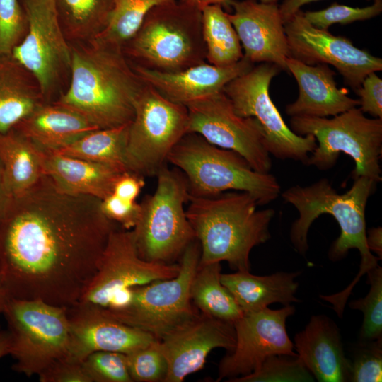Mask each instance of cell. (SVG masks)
I'll return each instance as SVG.
<instances>
[{
	"label": "cell",
	"instance_id": "1",
	"mask_svg": "<svg viewBox=\"0 0 382 382\" xmlns=\"http://www.w3.org/2000/svg\"><path fill=\"white\" fill-rule=\"evenodd\" d=\"M100 204L60 191L46 175L11 199L0 218V265L10 299L62 307L79 302L120 227Z\"/></svg>",
	"mask_w": 382,
	"mask_h": 382
},
{
	"label": "cell",
	"instance_id": "2",
	"mask_svg": "<svg viewBox=\"0 0 382 382\" xmlns=\"http://www.w3.org/2000/svg\"><path fill=\"white\" fill-rule=\"evenodd\" d=\"M69 69V86L55 103L77 112L98 129L131 122L145 83L122 48L97 40L86 47H72Z\"/></svg>",
	"mask_w": 382,
	"mask_h": 382
},
{
	"label": "cell",
	"instance_id": "3",
	"mask_svg": "<svg viewBox=\"0 0 382 382\" xmlns=\"http://www.w3.org/2000/svg\"><path fill=\"white\" fill-rule=\"evenodd\" d=\"M354 179L352 187L343 194H338L325 178L308 186H292L282 194L284 201L299 212L291 226L290 238L300 254L304 255L308 248L307 237L312 223L324 214L332 215L340 227V234L328 252L330 260H340L350 249L360 253V269L356 277L346 289L329 296L331 303L338 309L345 308L355 284L364 274L378 266L379 260L368 248L365 220L367 201L377 183L365 176Z\"/></svg>",
	"mask_w": 382,
	"mask_h": 382
},
{
	"label": "cell",
	"instance_id": "4",
	"mask_svg": "<svg viewBox=\"0 0 382 382\" xmlns=\"http://www.w3.org/2000/svg\"><path fill=\"white\" fill-rule=\"evenodd\" d=\"M186 216L200 246L199 264L226 261L235 271H250L251 250L270 238L272 209H258L250 193L228 191L190 196Z\"/></svg>",
	"mask_w": 382,
	"mask_h": 382
},
{
	"label": "cell",
	"instance_id": "5",
	"mask_svg": "<svg viewBox=\"0 0 382 382\" xmlns=\"http://www.w3.org/2000/svg\"><path fill=\"white\" fill-rule=\"evenodd\" d=\"M167 161L184 174L190 196L245 192L259 205H265L280 193V185L273 175L254 170L238 153L214 146L195 133H187L180 140Z\"/></svg>",
	"mask_w": 382,
	"mask_h": 382
},
{
	"label": "cell",
	"instance_id": "6",
	"mask_svg": "<svg viewBox=\"0 0 382 382\" xmlns=\"http://www.w3.org/2000/svg\"><path fill=\"white\" fill-rule=\"evenodd\" d=\"M122 50L138 65L160 71L205 62L201 10L180 0L154 6Z\"/></svg>",
	"mask_w": 382,
	"mask_h": 382
},
{
	"label": "cell",
	"instance_id": "7",
	"mask_svg": "<svg viewBox=\"0 0 382 382\" xmlns=\"http://www.w3.org/2000/svg\"><path fill=\"white\" fill-rule=\"evenodd\" d=\"M290 126L296 134H311L316 139L317 146L306 164L328 170L342 152L354 161V178L365 176L376 183L381 180L382 119L369 118L355 107L332 118L291 117Z\"/></svg>",
	"mask_w": 382,
	"mask_h": 382
},
{
	"label": "cell",
	"instance_id": "8",
	"mask_svg": "<svg viewBox=\"0 0 382 382\" xmlns=\"http://www.w3.org/2000/svg\"><path fill=\"white\" fill-rule=\"evenodd\" d=\"M156 176V190L140 202V216L132 230L141 258L170 264L196 240L184 207L190 193L186 178L178 168L166 165Z\"/></svg>",
	"mask_w": 382,
	"mask_h": 382
},
{
	"label": "cell",
	"instance_id": "9",
	"mask_svg": "<svg viewBox=\"0 0 382 382\" xmlns=\"http://www.w3.org/2000/svg\"><path fill=\"white\" fill-rule=\"evenodd\" d=\"M199 258L200 246L196 239L182 254L175 277L132 287L131 299L120 308H100L120 322L161 340L199 312L190 295Z\"/></svg>",
	"mask_w": 382,
	"mask_h": 382
},
{
	"label": "cell",
	"instance_id": "10",
	"mask_svg": "<svg viewBox=\"0 0 382 382\" xmlns=\"http://www.w3.org/2000/svg\"><path fill=\"white\" fill-rule=\"evenodd\" d=\"M2 314L11 337L14 371L27 376L38 375L66 356L69 345L66 307L11 298Z\"/></svg>",
	"mask_w": 382,
	"mask_h": 382
},
{
	"label": "cell",
	"instance_id": "11",
	"mask_svg": "<svg viewBox=\"0 0 382 382\" xmlns=\"http://www.w3.org/2000/svg\"><path fill=\"white\" fill-rule=\"evenodd\" d=\"M187 130V108L145 83L129 123L125 150L127 170L144 177L156 176Z\"/></svg>",
	"mask_w": 382,
	"mask_h": 382
},
{
	"label": "cell",
	"instance_id": "12",
	"mask_svg": "<svg viewBox=\"0 0 382 382\" xmlns=\"http://www.w3.org/2000/svg\"><path fill=\"white\" fill-rule=\"evenodd\" d=\"M280 71L276 64L260 63L229 81L223 92L238 115L257 121L270 154L277 158L306 163L310 154L317 146L315 137L294 133L286 125L270 96L271 81Z\"/></svg>",
	"mask_w": 382,
	"mask_h": 382
},
{
	"label": "cell",
	"instance_id": "13",
	"mask_svg": "<svg viewBox=\"0 0 382 382\" xmlns=\"http://www.w3.org/2000/svg\"><path fill=\"white\" fill-rule=\"evenodd\" d=\"M25 10L26 32L11 58L30 73L44 98L70 67L71 47L66 40L56 0H25Z\"/></svg>",
	"mask_w": 382,
	"mask_h": 382
},
{
	"label": "cell",
	"instance_id": "14",
	"mask_svg": "<svg viewBox=\"0 0 382 382\" xmlns=\"http://www.w3.org/2000/svg\"><path fill=\"white\" fill-rule=\"evenodd\" d=\"M185 107L187 133L199 134L214 146L238 153L258 172H270L272 161L261 126L255 118L238 115L223 91Z\"/></svg>",
	"mask_w": 382,
	"mask_h": 382
},
{
	"label": "cell",
	"instance_id": "15",
	"mask_svg": "<svg viewBox=\"0 0 382 382\" xmlns=\"http://www.w3.org/2000/svg\"><path fill=\"white\" fill-rule=\"evenodd\" d=\"M179 270V264L149 262L141 258L132 230L119 227L110 233L97 272L78 303L105 308L118 292L173 278Z\"/></svg>",
	"mask_w": 382,
	"mask_h": 382
},
{
	"label": "cell",
	"instance_id": "16",
	"mask_svg": "<svg viewBox=\"0 0 382 382\" xmlns=\"http://www.w3.org/2000/svg\"><path fill=\"white\" fill-rule=\"evenodd\" d=\"M289 57L309 65H332L354 91L370 73L382 70V59L344 37L311 25L299 10L284 22Z\"/></svg>",
	"mask_w": 382,
	"mask_h": 382
},
{
	"label": "cell",
	"instance_id": "17",
	"mask_svg": "<svg viewBox=\"0 0 382 382\" xmlns=\"http://www.w3.org/2000/svg\"><path fill=\"white\" fill-rule=\"evenodd\" d=\"M294 312V306L286 305L244 313L233 323L235 347L220 361L216 381L248 375L272 355L297 357L286 330V319Z\"/></svg>",
	"mask_w": 382,
	"mask_h": 382
},
{
	"label": "cell",
	"instance_id": "18",
	"mask_svg": "<svg viewBox=\"0 0 382 382\" xmlns=\"http://www.w3.org/2000/svg\"><path fill=\"white\" fill-rule=\"evenodd\" d=\"M233 323L201 312L161 340V349L168 364L164 382H182L202 369L215 348L231 352L235 347Z\"/></svg>",
	"mask_w": 382,
	"mask_h": 382
},
{
	"label": "cell",
	"instance_id": "19",
	"mask_svg": "<svg viewBox=\"0 0 382 382\" xmlns=\"http://www.w3.org/2000/svg\"><path fill=\"white\" fill-rule=\"evenodd\" d=\"M69 345L64 358L81 363L99 351L129 354L156 340L149 334L124 324L99 307L77 303L66 307Z\"/></svg>",
	"mask_w": 382,
	"mask_h": 382
},
{
	"label": "cell",
	"instance_id": "20",
	"mask_svg": "<svg viewBox=\"0 0 382 382\" xmlns=\"http://www.w3.org/2000/svg\"><path fill=\"white\" fill-rule=\"evenodd\" d=\"M226 5L233 9L226 12L239 37L243 57L253 64L271 63L287 71L289 47L279 5L256 0H231Z\"/></svg>",
	"mask_w": 382,
	"mask_h": 382
},
{
	"label": "cell",
	"instance_id": "21",
	"mask_svg": "<svg viewBox=\"0 0 382 382\" xmlns=\"http://www.w3.org/2000/svg\"><path fill=\"white\" fill-rule=\"evenodd\" d=\"M132 67L144 83L169 100L185 106L222 91L229 81L252 69L253 64L243 57L228 66L205 62L175 72L160 71L138 64Z\"/></svg>",
	"mask_w": 382,
	"mask_h": 382
},
{
	"label": "cell",
	"instance_id": "22",
	"mask_svg": "<svg viewBox=\"0 0 382 382\" xmlns=\"http://www.w3.org/2000/svg\"><path fill=\"white\" fill-rule=\"evenodd\" d=\"M286 64L299 87L298 98L286 107L288 115L328 117L359 105V99L348 96L347 88L337 86L336 73L328 64L309 65L291 57Z\"/></svg>",
	"mask_w": 382,
	"mask_h": 382
},
{
	"label": "cell",
	"instance_id": "23",
	"mask_svg": "<svg viewBox=\"0 0 382 382\" xmlns=\"http://www.w3.org/2000/svg\"><path fill=\"white\" fill-rule=\"evenodd\" d=\"M297 357L320 382L349 379L351 362L345 357L340 331L324 315L312 316L305 328L294 337Z\"/></svg>",
	"mask_w": 382,
	"mask_h": 382
},
{
	"label": "cell",
	"instance_id": "24",
	"mask_svg": "<svg viewBox=\"0 0 382 382\" xmlns=\"http://www.w3.org/2000/svg\"><path fill=\"white\" fill-rule=\"evenodd\" d=\"M44 151V173L60 191L103 199L124 172L112 167L54 151Z\"/></svg>",
	"mask_w": 382,
	"mask_h": 382
},
{
	"label": "cell",
	"instance_id": "25",
	"mask_svg": "<svg viewBox=\"0 0 382 382\" xmlns=\"http://www.w3.org/2000/svg\"><path fill=\"white\" fill-rule=\"evenodd\" d=\"M45 151H57L98 129L77 112L42 103L14 127Z\"/></svg>",
	"mask_w": 382,
	"mask_h": 382
},
{
	"label": "cell",
	"instance_id": "26",
	"mask_svg": "<svg viewBox=\"0 0 382 382\" xmlns=\"http://www.w3.org/2000/svg\"><path fill=\"white\" fill-rule=\"evenodd\" d=\"M300 274V272H278L257 276L250 271H236L221 274L220 278L244 313L261 310L272 303L286 306L299 302L295 297L299 283L295 279Z\"/></svg>",
	"mask_w": 382,
	"mask_h": 382
},
{
	"label": "cell",
	"instance_id": "27",
	"mask_svg": "<svg viewBox=\"0 0 382 382\" xmlns=\"http://www.w3.org/2000/svg\"><path fill=\"white\" fill-rule=\"evenodd\" d=\"M44 151L13 128L0 133V163L11 197L20 196L45 175Z\"/></svg>",
	"mask_w": 382,
	"mask_h": 382
},
{
	"label": "cell",
	"instance_id": "28",
	"mask_svg": "<svg viewBox=\"0 0 382 382\" xmlns=\"http://www.w3.org/2000/svg\"><path fill=\"white\" fill-rule=\"evenodd\" d=\"M10 57L0 59V133H6L43 102L37 85Z\"/></svg>",
	"mask_w": 382,
	"mask_h": 382
},
{
	"label": "cell",
	"instance_id": "29",
	"mask_svg": "<svg viewBox=\"0 0 382 382\" xmlns=\"http://www.w3.org/2000/svg\"><path fill=\"white\" fill-rule=\"evenodd\" d=\"M221 270L218 262L199 263L191 281L190 295L199 312L233 323L243 313L232 294L222 284Z\"/></svg>",
	"mask_w": 382,
	"mask_h": 382
},
{
	"label": "cell",
	"instance_id": "30",
	"mask_svg": "<svg viewBox=\"0 0 382 382\" xmlns=\"http://www.w3.org/2000/svg\"><path fill=\"white\" fill-rule=\"evenodd\" d=\"M129 123L91 131L54 152L106 165L122 172L129 171L125 150Z\"/></svg>",
	"mask_w": 382,
	"mask_h": 382
},
{
	"label": "cell",
	"instance_id": "31",
	"mask_svg": "<svg viewBox=\"0 0 382 382\" xmlns=\"http://www.w3.org/2000/svg\"><path fill=\"white\" fill-rule=\"evenodd\" d=\"M202 29L206 49V62L217 66H228L243 57L237 33L221 4L201 9Z\"/></svg>",
	"mask_w": 382,
	"mask_h": 382
},
{
	"label": "cell",
	"instance_id": "32",
	"mask_svg": "<svg viewBox=\"0 0 382 382\" xmlns=\"http://www.w3.org/2000/svg\"><path fill=\"white\" fill-rule=\"evenodd\" d=\"M66 33L79 40H95L106 28L113 0H56Z\"/></svg>",
	"mask_w": 382,
	"mask_h": 382
},
{
	"label": "cell",
	"instance_id": "33",
	"mask_svg": "<svg viewBox=\"0 0 382 382\" xmlns=\"http://www.w3.org/2000/svg\"><path fill=\"white\" fill-rule=\"evenodd\" d=\"M173 0H113L105 30L93 40L123 48L156 6Z\"/></svg>",
	"mask_w": 382,
	"mask_h": 382
},
{
	"label": "cell",
	"instance_id": "34",
	"mask_svg": "<svg viewBox=\"0 0 382 382\" xmlns=\"http://www.w3.org/2000/svg\"><path fill=\"white\" fill-rule=\"evenodd\" d=\"M366 274L370 284L369 293L365 297L349 303L350 308L360 310L364 313L359 335L364 344L381 340L382 336V268L378 265Z\"/></svg>",
	"mask_w": 382,
	"mask_h": 382
},
{
	"label": "cell",
	"instance_id": "35",
	"mask_svg": "<svg viewBox=\"0 0 382 382\" xmlns=\"http://www.w3.org/2000/svg\"><path fill=\"white\" fill-rule=\"evenodd\" d=\"M230 382H308L314 377L297 357L284 354L267 358L253 372Z\"/></svg>",
	"mask_w": 382,
	"mask_h": 382
},
{
	"label": "cell",
	"instance_id": "36",
	"mask_svg": "<svg viewBox=\"0 0 382 382\" xmlns=\"http://www.w3.org/2000/svg\"><path fill=\"white\" fill-rule=\"evenodd\" d=\"M130 377L136 382H164L168 364L161 349L159 340L126 354Z\"/></svg>",
	"mask_w": 382,
	"mask_h": 382
},
{
	"label": "cell",
	"instance_id": "37",
	"mask_svg": "<svg viewBox=\"0 0 382 382\" xmlns=\"http://www.w3.org/2000/svg\"><path fill=\"white\" fill-rule=\"evenodd\" d=\"M81 364L91 382H132L125 354L96 352L87 356Z\"/></svg>",
	"mask_w": 382,
	"mask_h": 382
},
{
	"label": "cell",
	"instance_id": "38",
	"mask_svg": "<svg viewBox=\"0 0 382 382\" xmlns=\"http://www.w3.org/2000/svg\"><path fill=\"white\" fill-rule=\"evenodd\" d=\"M381 12L382 1H374L371 5L363 8H354L334 2L324 9L303 12V15L316 28L328 30L334 23L346 25L366 21L380 15Z\"/></svg>",
	"mask_w": 382,
	"mask_h": 382
},
{
	"label": "cell",
	"instance_id": "39",
	"mask_svg": "<svg viewBox=\"0 0 382 382\" xmlns=\"http://www.w3.org/2000/svg\"><path fill=\"white\" fill-rule=\"evenodd\" d=\"M27 28L18 0H0V59L10 57Z\"/></svg>",
	"mask_w": 382,
	"mask_h": 382
},
{
	"label": "cell",
	"instance_id": "40",
	"mask_svg": "<svg viewBox=\"0 0 382 382\" xmlns=\"http://www.w3.org/2000/svg\"><path fill=\"white\" fill-rule=\"evenodd\" d=\"M359 350L350 364L349 381L377 382L382 379L381 340L369 342Z\"/></svg>",
	"mask_w": 382,
	"mask_h": 382
},
{
	"label": "cell",
	"instance_id": "41",
	"mask_svg": "<svg viewBox=\"0 0 382 382\" xmlns=\"http://www.w3.org/2000/svg\"><path fill=\"white\" fill-rule=\"evenodd\" d=\"M100 206L103 214L123 229H133L140 216V203L120 198L112 193L101 200Z\"/></svg>",
	"mask_w": 382,
	"mask_h": 382
},
{
	"label": "cell",
	"instance_id": "42",
	"mask_svg": "<svg viewBox=\"0 0 382 382\" xmlns=\"http://www.w3.org/2000/svg\"><path fill=\"white\" fill-rule=\"evenodd\" d=\"M40 382H91L82 364L59 358L38 375Z\"/></svg>",
	"mask_w": 382,
	"mask_h": 382
},
{
	"label": "cell",
	"instance_id": "43",
	"mask_svg": "<svg viewBox=\"0 0 382 382\" xmlns=\"http://www.w3.org/2000/svg\"><path fill=\"white\" fill-rule=\"evenodd\" d=\"M354 91L359 97L361 110L374 118L382 119V79L375 72H371Z\"/></svg>",
	"mask_w": 382,
	"mask_h": 382
},
{
	"label": "cell",
	"instance_id": "44",
	"mask_svg": "<svg viewBox=\"0 0 382 382\" xmlns=\"http://www.w3.org/2000/svg\"><path fill=\"white\" fill-rule=\"evenodd\" d=\"M144 185V176L131 171H125L117 178L112 193L125 199L136 201Z\"/></svg>",
	"mask_w": 382,
	"mask_h": 382
},
{
	"label": "cell",
	"instance_id": "45",
	"mask_svg": "<svg viewBox=\"0 0 382 382\" xmlns=\"http://www.w3.org/2000/svg\"><path fill=\"white\" fill-rule=\"evenodd\" d=\"M366 244L369 250L374 251L377 257H382V228L381 226L366 230Z\"/></svg>",
	"mask_w": 382,
	"mask_h": 382
},
{
	"label": "cell",
	"instance_id": "46",
	"mask_svg": "<svg viewBox=\"0 0 382 382\" xmlns=\"http://www.w3.org/2000/svg\"><path fill=\"white\" fill-rule=\"evenodd\" d=\"M318 0H284L282 4L279 5V11L284 22L287 21L296 12L300 10V8L307 4ZM374 1H379L382 0H373Z\"/></svg>",
	"mask_w": 382,
	"mask_h": 382
},
{
	"label": "cell",
	"instance_id": "47",
	"mask_svg": "<svg viewBox=\"0 0 382 382\" xmlns=\"http://www.w3.org/2000/svg\"><path fill=\"white\" fill-rule=\"evenodd\" d=\"M11 198L6 187L3 170L0 163V218L6 211Z\"/></svg>",
	"mask_w": 382,
	"mask_h": 382
},
{
	"label": "cell",
	"instance_id": "48",
	"mask_svg": "<svg viewBox=\"0 0 382 382\" xmlns=\"http://www.w3.org/2000/svg\"><path fill=\"white\" fill-rule=\"evenodd\" d=\"M11 337L8 330L0 329V359L10 354Z\"/></svg>",
	"mask_w": 382,
	"mask_h": 382
},
{
	"label": "cell",
	"instance_id": "49",
	"mask_svg": "<svg viewBox=\"0 0 382 382\" xmlns=\"http://www.w3.org/2000/svg\"><path fill=\"white\" fill-rule=\"evenodd\" d=\"M190 6L199 8L200 10L208 5L221 4L222 6L226 5L231 0H180Z\"/></svg>",
	"mask_w": 382,
	"mask_h": 382
},
{
	"label": "cell",
	"instance_id": "50",
	"mask_svg": "<svg viewBox=\"0 0 382 382\" xmlns=\"http://www.w3.org/2000/svg\"><path fill=\"white\" fill-rule=\"evenodd\" d=\"M6 289L4 274L0 265V314H2L3 310L7 301L9 299Z\"/></svg>",
	"mask_w": 382,
	"mask_h": 382
},
{
	"label": "cell",
	"instance_id": "51",
	"mask_svg": "<svg viewBox=\"0 0 382 382\" xmlns=\"http://www.w3.org/2000/svg\"><path fill=\"white\" fill-rule=\"evenodd\" d=\"M260 2L266 4H277L279 0H259Z\"/></svg>",
	"mask_w": 382,
	"mask_h": 382
}]
</instances>
